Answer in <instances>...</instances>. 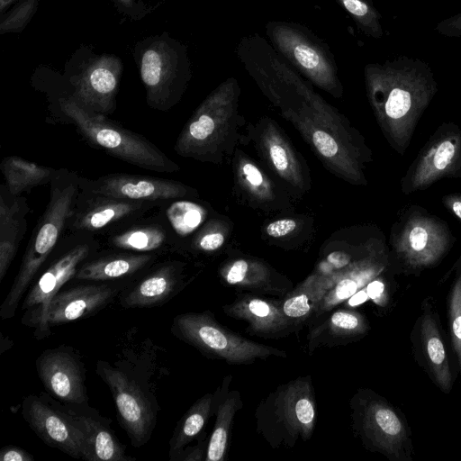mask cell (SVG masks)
<instances>
[{
  "instance_id": "cell-12",
  "label": "cell",
  "mask_w": 461,
  "mask_h": 461,
  "mask_svg": "<svg viewBox=\"0 0 461 461\" xmlns=\"http://www.w3.org/2000/svg\"><path fill=\"white\" fill-rule=\"evenodd\" d=\"M96 249L92 239L76 243L57 258L31 286L22 305L21 322L33 330L36 339L50 336L48 318L53 298Z\"/></svg>"
},
{
  "instance_id": "cell-2",
  "label": "cell",
  "mask_w": 461,
  "mask_h": 461,
  "mask_svg": "<svg viewBox=\"0 0 461 461\" xmlns=\"http://www.w3.org/2000/svg\"><path fill=\"white\" fill-rule=\"evenodd\" d=\"M366 95L389 145L404 155L414 130L438 91L430 67L401 56L365 67Z\"/></svg>"
},
{
  "instance_id": "cell-25",
  "label": "cell",
  "mask_w": 461,
  "mask_h": 461,
  "mask_svg": "<svg viewBox=\"0 0 461 461\" xmlns=\"http://www.w3.org/2000/svg\"><path fill=\"white\" fill-rule=\"evenodd\" d=\"M116 290L106 285H82L59 291L53 298L49 312L50 327L89 317L104 308Z\"/></svg>"
},
{
  "instance_id": "cell-45",
  "label": "cell",
  "mask_w": 461,
  "mask_h": 461,
  "mask_svg": "<svg viewBox=\"0 0 461 461\" xmlns=\"http://www.w3.org/2000/svg\"><path fill=\"white\" fill-rule=\"evenodd\" d=\"M444 206L461 221V193H452L442 197Z\"/></svg>"
},
{
  "instance_id": "cell-7",
  "label": "cell",
  "mask_w": 461,
  "mask_h": 461,
  "mask_svg": "<svg viewBox=\"0 0 461 461\" xmlns=\"http://www.w3.org/2000/svg\"><path fill=\"white\" fill-rule=\"evenodd\" d=\"M389 240L390 258L408 271H420L438 264L455 239L446 221L411 204L393 224Z\"/></svg>"
},
{
  "instance_id": "cell-41",
  "label": "cell",
  "mask_w": 461,
  "mask_h": 461,
  "mask_svg": "<svg viewBox=\"0 0 461 461\" xmlns=\"http://www.w3.org/2000/svg\"><path fill=\"white\" fill-rule=\"evenodd\" d=\"M34 1L27 0L8 14L0 25V32L16 31L26 24L34 10Z\"/></svg>"
},
{
  "instance_id": "cell-34",
  "label": "cell",
  "mask_w": 461,
  "mask_h": 461,
  "mask_svg": "<svg viewBox=\"0 0 461 461\" xmlns=\"http://www.w3.org/2000/svg\"><path fill=\"white\" fill-rule=\"evenodd\" d=\"M0 170L13 195H21L35 186L50 183L57 169L40 166L18 156L3 158Z\"/></svg>"
},
{
  "instance_id": "cell-43",
  "label": "cell",
  "mask_w": 461,
  "mask_h": 461,
  "mask_svg": "<svg viewBox=\"0 0 461 461\" xmlns=\"http://www.w3.org/2000/svg\"><path fill=\"white\" fill-rule=\"evenodd\" d=\"M34 457L17 446H5L0 450V461H33Z\"/></svg>"
},
{
  "instance_id": "cell-3",
  "label": "cell",
  "mask_w": 461,
  "mask_h": 461,
  "mask_svg": "<svg viewBox=\"0 0 461 461\" xmlns=\"http://www.w3.org/2000/svg\"><path fill=\"white\" fill-rule=\"evenodd\" d=\"M240 92L233 77L212 90L183 127L175 151L183 158L216 165L232 158L246 125L239 112Z\"/></svg>"
},
{
  "instance_id": "cell-30",
  "label": "cell",
  "mask_w": 461,
  "mask_h": 461,
  "mask_svg": "<svg viewBox=\"0 0 461 461\" xmlns=\"http://www.w3.org/2000/svg\"><path fill=\"white\" fill-rule=\"evenodd\" d=\"M420 328L421 348L428 371L438 387L448 393L452 388V375L445 345L434 316L424 313Z\"/></svg>"
},
{
  "instance_id": "cell-35",
  "label": "cell",
  "mask_w": 461,
  "mask_h": 461,
  "mask_svg": "<svg viewBox=\"0 0 461 461\" xmlns=\"http://www.w3.org/2000/svg\"><path fill=\"white\" fill-rule=\"evenodd\" d=\"M167 241L166 229L157 224L133 226L113 235L109 240L113 247L138 252L158 249Z\"/></svg>"
},
{
  "instance_id": "cell-14",
  "label": "cell",
  "mask_w": 461,
  "mask_h": 461,
  "mask_svg": "<svg viewBox=\"0 0 461 461\" xmlns=\"http://www.w3.org/2000/svg\"><path fill=\"white\" fill-rule=\"evenodd\" d=\"M96 374L109 387L121 426L128 434L131 445L146 444L156 425V411L140 384L122 370L99 360Z\"/></svg>"
},
{
  "instance_id": "cell-13",
  "label": "cell",
  "mask_w": 461,
  "mask_h": 461,
  "mask_svg": "<svg viewBox=\"0 0 461 461\" xmlns=\"http://www.w3.org/2000/svg\"><path fill=\"white\" fill-rule=\"evenodd\" d=\"M449 177L461 178V128L451 122L429 137L402 177L401 190L408 195Z\"/></svg>"
},
{
  "instance_id": "cell-24",
  "label": "cell",
  "mask_w": 461,
  "mask_h": 461,
  "mask_svg": "<svg viewBox=\"0 0 461 461\" xmlns=\"http://www.w3.org/2000/svg\"><path fill=\"white\" fill-rule=\"evenodd\" d=\"M70 420L79 429L85 439L83 459L86 461H131L123 446L113 431L108 420L94 411H86L76 404H61Z\"/></svg>"
},
{
  "instance_id": "cell-18",
  "label": "cell",
  "mask_w": 461,
  "mask_h": 461,
  "mask_svg": "<svg viewBox=\"0 0 461 461\" xmlns=\"http://www.w3.org/2000/svg\"><path fill=\"white\" fill-rule=\"evenodd\" d=\"M36 370L46 391L65 404H86V370L69 348L43 351L36 360Z\"/></svg>"
},
{
  "instance_id": "cell-10",
  "label": "cell",
  "mask_w": 461,
  "mask_h": 461,
  "mask_svg": "<svg viewBox=\"0 0 461 461\" xmlns=\"http://www.w3.org/2000/svg\"><path fill=\"white\" fill-rule=\"evenodd\" d=\"M247 143L252 144L264 167L293 197L300 198L312 189V177L305 159L272 118L264 115L254 123H246L241 144Z\"/></svg>"
},
{
  "instance_id": "cell-47",
  "label": "cell",
  "mask_w": 461,
  "mask_h": 461,
  "mask_svg": "<svg viewBox=\"0 0 461 461\" xmlns=\"http://www.w3.org/2000/svg\"><path fill=\"white\" fill-rule=\"evenodd\" d=\"M122 4H129L131 0H119Z\"/></svg>"
},
{
  "instance_id": "cell-23",
  "label": "cell",
  "mask_w": 461,
  "mask_h": 461,
  "mask_svg": "<svg viewBox=\"0 0 461 461\" xmlns=\"http://www.w3.org/2000/svg\"><path fill=\"white\" fill-rule=\"evenodd\" d=\"M155 203L156 202L115 198L80 188L68 228L76 232L100 230L142 213Z\"/></svg>"
},
{
  "instance_id": "cell-29",
  "label": "cell",
  "mask_w": 461,
  "mask_h": 461,
  "mask_svg": "<svg viewBox=\"0 0 461 461\" xmlns=\"http://www.w3.org/2000/svg\"><path fill=\"white\" fill-rule=\"evenodd\" d=\"M230 381L231 375L225 376L222 384L215 392V422L207 441L205 461L226 459L232 423L243 405L240 393L238 390L229 391Z\"/></svg>"
},
{
  "instance_id": "cell-40",
  "label": "cell",
  "mask_w": 461,
  "mask_h": 461,
  "mask_svg": "<svg viewBox=\"0 0 461 461\" xmlns=\"http://www.w3.org/2000/svg\"><path fill=\"white\" fill-rule=\"evenodd\" d=\"M449 319L453 348L461 372V271L451 292Z\"/></svg>"
},
{
  "instance_id": "cell-38",
  "label": "cell",
  "mask_w": 461,
  "mask_h": 461,
  "mask_svg": "<svg viewBox=\"0 0 461 461\" xmlns=\"http://www.w3.org/2000/svg\"><path fill=\"white\" fill-rule=\"evenodd\" d=\"M167 219L173 230L180 237L195 234L209 219L208 211L199 203L176 200L166 210Z\"/></svg>"
},
{
  "instance_id": "cell-39",
  "label": "cell",
  "mask_w": 461,
  "mask_h": 461,
  "mask_svg": "<svg viewBox=\"0 0 461 461\" xmlns=\"http://www.w3.org/2000/svg\"><path fill=\"white\" fill-rule=\"evenodd\" d=\"M354 19L357 27L366 35L380 39L384 32L381 15L371 0H335Z\"/></svg>"
},
{
  "instance_id": "cell-46",
  "label": "cell",
  "mask_w": 461,
  "mask_h": 461,
  "mask_svg": "<svg viewBox=\"0 0 461 461\" xmlns=\"http://www.w3.org/2000/svg\"><path fill=\"white\" fill-rule=\"evenodd\" d=\"M14 0H0V10L3 11Z\"/></svg>"
},
{
  "instance_id": "cell-28",
  "label": "cell",
  "mask_w": 461,
  "mask_h": 461,
  "mask_svg": "<svg viewBox=\"0 0 461 461\" xmlns=\"http://www.w3.org/2000/svg\"><path fill=\"white\" fill-rule=\"evenodd\" d=\"M369 330L366 317L354 309L339 308L310 330L308 351L320 347L343 346L365 336Z\"/></svg>"
},
{
  "instance_id": "cell-22",
  "label": "cell",
  "mask_w": 461,
  "mask_h": 461,
  "mask_svg": "<svg viewBox=\"0 0 461 461\" xmlns=\"http://www.w3.org/2000/svg\"><path fill=\"white\" fill-rule=\"evenodd\" d=\"M229 317L244 321L246 331L267 339H280L299 330V324L288 318L282 309L281 300L276 301L242 292L236 299L222 306Z\"/></svg>"
},
{
  "instance_id": "cell-20",
  "label": "cell",
  "mask_w": 461,
  "mask_h": 461,
  "mask_svg": "<svg viewBox=\"0 0 461 461\" xmlns=\"http://www.w3.org/2000/svg\"><path fill=\"white\" fill-rule=\"evenodd\" d=\"M177 57L165 42H157L141 56L140 77L149 107L166 112L177 104L183 92Z\"/></svg>"
},
{
  "instance_id": "cell-1",
  "label": "cell",
  "mask_w": 461,
  "mask_h": 461,
  "mask_svg": "<svg viewBox=\"0 0 461 461\" xmlns=\"http://www.w3.org/2000/svg\"><path fill=\"white\" fill-rule=\"evenodd\" d=\"M250 76L279 113L291 122L323 167L335 176L366 185L365 169L372 151L364 136L258 37L240 44Z\"/></svg>"
},
{
  "instance_id": "cell-21",
  "label": "cell",
  "mask_w": 461,
  "mask_h": 461,
  "mask_svg": "<svg viewBox=\"0 0 461 461\" xmlns=\"http://www.w3.org/2000/svg\"><path fill=\"white\" fill-rule=\"evenodd\" d=\"M122 70L120 59L103 56L71 78L72 97L92 113L108 115L116 108V94Z\"/></svg>"
},
{
  "instance_id": "cell-4",
  "label": "cell",
  "mask_w": 461,
  "mask_h": 461,
  "mask_svg": "<svg viewBox=\"0 0 461 461\" xmlns=\"http://www.w3.org/2000/svg\"><path fill=\"white\" fill-rule=\"evenodd\" d=\"M80 176L67 169L56 170L50 181L47 207L27 244L19 271L0 307L2 320L15 315L24 293L68 228L80 192Z\"/></svg>"
},
{
  "instance_id": "cell-37",
  "label": "cell",
  "mask_w": 461,
  "mask_h": 461,
  "mask_svg": "<svg viewBox=\"0 0 461 461\" xmlns=\"http://www.w3.org/2000/svg\"><path fill=\"white\" fill-rule=\"evenodd\" d=\"M232 229V223L222 216L208 219L191 239V251L205 256L220 252L227 245Z\"/></svg>"
},
{
  "instance_id": "cell-6",
  "label": "cell",
  "mask_w": 461,
  "mask_h": 461,
  "mask_svg": "<svg viewBox=\"0 0 461 461\" xmlns=\"http://www.w3.org/2000/svg\"><path fill=\"white\" fill-rule=\"evenodd\" d=\"M58 108L67 122L91 145L133 166L160 173H173L179 166L143 136L131 131L82 107L71 95L58 100Z\"/></svg>"
},
{
  "instance_id": "cell-19",
  "label": "cell",
  "mask_w": 461,
  "mask_h": 461,
  "mask_svg": "<svg viewBox=\"0 0 461 461\" xmlns=\"http://www.w3.org/2000/svg\"><path fill=\"white\" fill-rule=\"evenodd\" d=\"M221 280L240 292L284 298L293 289V282L265 260L231 252L218 268Z\"/></svg>"
},
{
  "instance_id": "cell-32",
  "label": "cell",
  "mask_w": 461,
  "mask_h": 461,
  "mask_svg": "<svg viewBox=\"0 0 461 461\" xmlns=\"http://www.w3.org/2000/svg\"><path fill=\"white\" fill-rule=\"evenodd\" d=\"M314 232V220L303 214L277 218L261 227L262 239L284 249H301L312 240Z\"/></svg>"
},
{
  "instance_id": "cell-15",
  "label": "cell",
  "mask_w": 461,
  "mask_h": 461,
  "mask_svg": "<svg viewBox=\"0 0 461 461\" xmlns=\"http://www.w3.org/2000/svg\"><path fill=\"white\" fill-rule=\"evenodd\" d=\"M231 167L233 190L241 203L267 213L294 212L295 206L289 191L239 147Z\"/></svg>"
},
{
  "instance_id": "cell-8",
  "label": "cell",
  "mask_w": 461,
  "mask_h": 461,
  "mask_svg": "<svg viewBox=\"0 0 461 461\" xmlns=\"http://www.w3.org/2000/svg\"><path fill=\"white\" fill-rule=\"evenodd\" d=\"M352 429L365 447L393 461L411 459L412 446L402 414L384 397L360 388L349 400Z\"/></svg>"
},
{
  "instance_id": "cell-44",
  "label": "cell",
  "mask_w": 461,
  "mask_h": 461,
  "mask_svg": "<svg viewBox=\"0 0 461 461\" xmlns=\"http://www.w3.org/2000/svg\"><path fill=\"white\" fill-rule=\"evenodd\" d=\"M207 443L205 440L199 442L194 447H186L179 455L176 461H201L205 459Z\"/></svg>"
},
{
  "instance_id": "cell-5",
  "label": "cell",
  "mask_w": 461,
  "mask_h": 461,
  "mask_svg": "<svg viewBox=\"0 0 461 461\" xmlns=\"http://www.w3.org/2000/svg\"><path fill=\"white\" fill-rule=\"evenodd\" d=\"M256 430L273 448H293L308 441L316 423L315 391L311 375L277 386L255 411Z\"/></svg>"
},
{
  "instance_id": "cell-33",
  "label": "cell",
  "mask_w": 461,
  "mask_h": 461,
  "mask_svg": "<svg viewBox=\"0 0 461 461\" xmlns=\"http://www.w3.org/2000/svg\"><path fill=\"white\" fill-rule=\"evenodd\" d=\"M216 393L199 398L176 424L169 441V460L176 461L183 450L202 432L209 418L214 414Z\"/></svg>"
},
{
  "instance_id": "cell-11",
  "label": "cell",
  "mask_w": 461,
  "mask_h": 461,
  "mask_svg": "<svg viewBox=\"0 0 461 461\" xmlns=\"http://www.w3.org/2000/svg\"><path fill=\"white\" fill-rule=\"evenodd\" d=\"M267 33L277 51L313 85L336 98L343 86L330 51L304 28L286 22H271Z\"/></svg>"
},
{
  "instance_id": "cell-26",
  "label": "cell",
  "mask_w": 461,
  "mask_h": 461,
  "mask_svg": "<svg viewBox=\"0 0 461 461\" xmlns=\"http://www.w3.org/2000/svg\"><path fill=\"white\" fill-rule=\"evenodd\" d=\"M30 208L25 197L13 195L5 184L0 186V282L16 256L27 229Z\"/></svg>"
},
{
  "instance_id": "cell-16",
  "label": "cell",
  "mask_w": 461,
  "mask_h": 461,
  "mask_svg": "<svg viewBox=\"0 0 461 461\" xmlns=\"http://www.w3.org/2000/svg\"><path fill=\"white\" fill-rule=\"evenodd\" d=\"M22 414L28 426L48 446L73 458H83L84 436L61 404L49 397L30 394L23 402Z\"/></svg>"
},
{
  "instance_id": "cell-17",
  "label": "cell",
  "mask_w": 461,
  "mask_h": 461,
  "mask_svg": "<svg viewBox=\"0 0 461 461\" xmlns=\"http://www.w3.org/2000/svg\"><path fill=\"white\" fill-rule=\"evenodd\" d=\"M81 189L132 201L158 202L194 198L197 190L181 182L131 174H109L94 180L80 177Z\"/></svg>"
},
{
  "instance_id": "cell-31",
  "label": "cell",
  "mask_w": 461,
  "mask_h": 461,
  "mask_svg": "<svg viewBox=\"0 0 461 461\" xmlns=\"http://www.w3.org/2000/svg\"><path fill=\"white\" fill-rule=\"evenodd\" d=\"M147 253H121L84 262L75 278L86 281H105L131 276L154 260Z\"/></svg>"
},
{
  "instance_id": "cell-36",
  "label": "cell",
  "mask_w": 461,
  "mask_h": 461,
  "mask_svg": "<svg viewBox=\"0 0 461 461\" xmlns=\"http://www.w3.org/2000/svg\"><path fill=\"white\" fill-rule=\"evenodd\" d=\"M321 298L314 279L309 275L281 300L282 309L288 318L301 325L313 317Z\"/></svg>"
},
{
  "instance_id": "cell-27",
  "label": "cell",
  "mask_w": 461,
  "mask_h": 461,
  "mask_svg": "<svg viewBox=\"0 0 461 461\" xmlns=\"http://www.w3.org/2000/svg\"><path fill=\"white\" fill-rule=\"evenodd\" d=\"M183 271V264L179 262L161 266L126 292L122 296V305L140 308L166 303L185 286Z\"/></svg>"
},
{
  "instance_id": "cell-9",
  "label": "cell",
  "mask_w": 461,
  "mask_h": 461,
  "mask_svg": "<svg viewBox=\"0 0 461 461\" xmlns=\"http://www.w3.org/2000/svg\"><path fill=\"white\" fill-rule=\"evenodd\" d=\"M171 331L203 355L232 365H249L270 357H286L284 350L252 341L226 329L209 311L176 315Z\"/></svg>"
},
{
  "instance_id": "cell-42",
  "label": "cell",
  "mask_w": 461,
  "mask_h": 461,
  "mask_svg": "<svg viewBox=\"0 0 461 461\" xmlns=\"http://www.w3.org/2000/svg\"><path fill=\"white\" fill-rule=\"evenodd\" d=\"M435 31L446 37H461V13L440 21Z\"/></svg>"
}]
</instances>
